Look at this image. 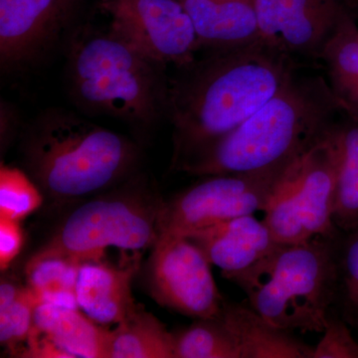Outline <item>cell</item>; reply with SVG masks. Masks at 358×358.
Here are the masks:
<instances>
[{"mask_svg": "<svg viewBox=\"0 0 358 358\" xmlns=\"http://www.w3.org/2000/svg\"><path fill=\"white\" fill-rule=\"evenodd\" d=\"M20 148L26 173L56 204L77 203L140 173L136 143L64 110L37 117Z\"/></svg>", "mask_w": 358, "mask_h": 358, "instance_id": "cell-3", "label": "cell"}, {"mask_svg": "<svg viewBox=\"0 0 358 358\" xmlns=\"http://www.w3.org/2000/svg\"><path fill=\"white\" fill-rule=\"evenodd\" d=\"M40 303L31 289L11 279L0 282V343L13 357H21L34 324Z\"/></svg>", "mask_w": 358, "mask_h": 358, "instance_id": "cell-22", "label": "cell"}, {"mask_svg": "<svg viewBox=\"0 0 358 358\" xmlns=\"http://www.w3.org/2000/svg\"><path fill=\"white\" fill-rule=\"evenodd\" d=\"M162 66L112 31L87 34L71 50V93L83 110L147 128L166 114Z\"/></svg>", "mask_w": 358, "mask_h": 358, "instance_id": "cell-5", "label": "cell"}, {"mask_svg": "<svg viewBox=\"0 0 358 358\" xmlns=\"http://www.w3.org/2000/svg\"><path fill=\"white\" fill-rule=\"evenodd\" d=\"M194 26L200 48H239L262 40L254 0H178Z\"/></svg>", "mask_w": 358, "mask_h": 358, "instance_id": "cell-14", "label": "cell"}, {"mask_svg": "<svg viewBox=\"0 0 358 358\" xmlns=\"http://www.w3.org/2000/svg\"><path fill=\"white\" fill-rule=\"evenodd\" d=\"M187 238L227 280L255 265L279 245L264 220L254 215L216 224Z\"/></svg>", "mask_w": 358, "mask_h": 358, "instance_id": "cell-12", "label": "cell"}, {"mask_svg": "<svg viewBox=\"0 0 358 358\" xmlns=\"http://www.w3.org/2000/svg\"><path fill=\"white\" fill-rule=\"evenodd\" d=\"M44 195L24 171L3 166L0 169V218L22 221L38 210Z\"/></svg>", "mask_w": 358, "mask_h": 358, "instance_id": "cell-25", "label": "cell"}, {"mask_svg": "<svg viewBox=\"0 0 358 358\" xmlns=\"http://www.w3.org/2000/svg\"><path fill=\"white\" fill-rule=\"evenodd\" d=\"M348 115H352V117H358V90L357 95L355 96V100L350 106V113H348Z\"/></svg>", "mask_w": 358, "mask_h": 358, "instance_id": "cell-29", "label": "cell"}, {"mask_svg": "<svg viewBox=\"0 0 358 358\" xmlns=\"http://www.w3.org/2000/svg\"><path fill=\"white\" fill-rule=\"evenodd\" d=\"M320 59L326 62L329 85L348 115L358 90V26L352 13L339 23Z\"/></svg>", "mask_w": 358, "mask_h": 358, "instance_id": "cell-21", "label": "cell"}, {"mask_svg": "<svg viewBox=\"0 0 358 358\" xmlns=\"http://www.w3.org/2000/svg\"><path fill=\"white\" fill-rule=\"evenodd\" d=\"M24 244L20 221L0 218V270L3 272L20 255Z\"/></svg>", "mask_w": 358, "mask_h": 358, "instance_id": "cell-28", "label": "cell"}, {"mask_svg": "<svg viewBox=\"0 0 358 358\" xmlns=\"http://www.w3.org/2000/svg\"><path fill=\"white\" fill-rule=\"evenodd\" d=\"M286 171L203 176L162 201L159 236L187 237L231 219L265 212Z\"/></svg>", "mask_w": 358, "mask_h": 358, "instance_id": "cell-8", "label": "cell"}, {"mask_svg": "<svg viewBox=\"0 0 358 358\" xmlns=\"http://www.w3.org/2000/svg\"><path fill=\"white\" fill-rule=\"evenodd\" d=\"M110 31L159 64H188L200 45L194 26L178 0H103Z\"/></svg>", "mask_w": 358, "mask_h": 358, "instance_id": "cell-10", "label": "cell"}, {"mask_svg": "<svg viewBox=\"0 0 358 358\" xmlns=\"http://www.w3.org/2000/svg\"><path fill=\"white\" fill-rule=\"evenodd\" d=\"M109 358H176L174 334L136 303L110 331Z\"/></svg>", "mask_w": 358, "mask_h": 358, "instance_id": "cell-18", "label": "cell"}, {"mask_svg": "<svg viewBox=\"0 0 358 358\" xmlns=\"http://www.w3.org/2000/svg\"><path fill=\"white\" fill-rule=\"evenodd\" d=\"M329 0H254L262 40L274 45L282 26Z\"/></svg>", "mask_w": 358, "mask_h": 358, "instance_id": "cell-26", "label": "cell"}, {"mask_svg": "<svg viewBox=\"0 0 358 358\" xmlns=\"http://www.w3.org/2000/svg\"><path fill=\"white\" fill-rule=\"evenodd\" d=\"M350 13L348 0L324 2L282 26L274 46L292 58H320L339 23Z\"/></svg>", "mask_w": 358, "mask_h": 358, "instance_id": "cell-17", "label": "cell"}, {"mask_svg": "<svg viewBox=\"0 0 358 358\" xmlns=\"http://www.w3.org/2000/svg\"><path fill=\"white\" fill-rule=\"evenodd\" d=\"M338 169L334 220L343 233L358 228V117L338 124Z\"/></svg>", "mask_w": 358, "mask_h": 358, "instance_id": "cell-20", "label": "cell"}, {"mask_svg": "<svg viewBox=\"0 0 358 358\" xmlns=\"http://www.w3.org/2000/svg\"><path fill=\"white\" fill-rule=\"evenodd\" d=\"M66 0H0V61L16 69L35 60L64 23Z\"/></svg>", "mask_w": 358, "mask_h": 358, "instance_id": "cell-11", "label": "cell"}, {"mask_svg": "<svg viewBox=\"0 0 358 358\" xmlns=\"http://www.w3.org/2000/svg\"><path fill=\"white\" fill-rule=\"evenodd\" d=\"M173 334L176 358H242L237 338L220 312L194 319Z\"/></svg>", "mask_w": 358, "mask_h": 358, "instance_id": "cell-23", "label": "cell"}, {"mask_svg": "<svg viewBox=\"0 0 358 358\" xmlns=\"http://www.w3.org/2000/svg\"><path fill=\"white\" fill-rule=\"evenodd\" d=\"M334 310L358 331V228L341 233L338 245V289Z\"/></svg>", "mask_w": 358, "mask_h": 358, "instance_id": "cell-24", "label": "cell"}, {"mask_svg": "<svg viewBox=\"0 0 358 358\" xmlns=\"http://www.w3.org/2000/svg\"><path fill=\"white\" fill-rule=\"evenodd\" d=\"M343 112L345 106L324 78L296 70L260 109L181 173H284L331 133Z\"/></svg>", "mask_w": 358, "mask_h": 358, "instance_id": "cell-2", "label": "cell"}, {"mask_svg": "<svg viewBox=\"0 0 358 358\" xmlns=\"http://www.w3.org/2000/svg\"><path fill=\"white\" fill-rule=\"evenodd\" d=\"M162 201L148 176L138 173L77 202L39 249L83 263L102 260L110 247L134 252L152 248Z\"/></svg>", "mask_w": 358, "mask_h": 358, "instance_id": "cell-6", "label": "cell"}, {"mask_svg": "<svg viewBox=\"0 0 358 358\" xmlns=\"http://www.w3.org/2000/svg\"><path fill=\"white\" fill-rule=\"evenodd\" d=\"M81 264L70 257L38 249L26 263V286L40 303L79 308L75 286Z\"/></svg>", "mask_w": 358, "mask_h": 358, "instance_id": "cell-19", "label": "cell"}, {"mask_svg": "<svg viewBox=\"0 0 358 358\" xmlns=\"http://www.w3.org/2000/svg\"><path fill=\"white\" fill-rule=\"evenodd\" d=\"M338 126L292 164L268 203L264 222L281 244L338 237L334 220L338 169Z\"/></svg>", "mask_w": 358, "mask_h": 358, "instance_id": "cell-7", "label": "cell"}, {"mask_svg": "<svg viewBox=\"0 0 358 358\" xmlns=\"http://www.w3.org/2000/svg\"><path fill=\"white\" fill-rule=\"evenodd\" d=\"M241 348L242 358H313V346L268 322L248 303L225 301L220 310Z\"/></svg>", "mask_w": 358, "mask_h": 358, "instance_id": "cell-16", "label": "cell"}, {"mask_svg": "<svg viewBox=\"0 0 358 358\" xmlns=\"http://www.w3.org/2000/svg\"><path fill=\"white\" fill-rule=\"evenodd\" d=\"M313 358H358V343L334 308L327 317L324 336L313 348Z\"/></svg>", "mask_w": 358, "mask_h": 358, "instance_id": "cell-27", "label": "cell"}, {"mask_svg": "<svg viewBox=\"0 0 358 358\" xmlns=\"http://www.w3.org/2000/svg\"><path fill=\"white\" fill-rule=\"evenodd\" d=\"M33 327L71 358H109L110 329L93 322L79 308L39 303Z\"/></svg>", "mask_w": 358, "mask_h": 358, "instance_id": "cell-15", "label": "cell"}, {"mask_svg": "<svg viewBox=\"0 0 358 358\" xmlns=\"http://www.w3.org/2000/svg\"><path fill=\"white\" fill-rule=\"evenodd\" d=\"M178 68L169 82L166 115L173 129L171 169L180 173L241 126L296 71L293 58L264 40L213 50Z\"/></svg>", "mask_w": 358, "mask_h": 358, "instance_id": "cell-1", "label": "cell"}, {"mask_svg": "<svg viewBox=\"0 0 358 358\" xmlns=\"http://www.w3.org/2000/svg\"><path fill=\"white\" fill-rule=\"evenodd\" d=\"M211 266L201 249L187 237L160 235L145 266L148 293L162 308L185 317H213L226 300Z\"/></svg>", "mask_w": 358, "mask_h": 358, "instance_id": "cell-9", "label": "cell"}, {"mask_svg": "<svg viewBox=\"0 0 358 358\" xmlns=\"http://www.w3.org/2000/svg\"><path fill=\"white\" fill-rule=\"evenodd\" d=\"M138 268V259L122 266L102 260L82 263L75 286L78 307L101 326H117L136 306L131 285Z\"/></svg>", "mask_w": 358, "mask_h": 358, "instance_id": "cell-13", "label": "cell"}, {"mask_svg": "<svg viewBox=\"0 0 358 358\" xmlns=\"http://www.w3.org/2000/svg\"><path fill=\"white\" fill-rule=\"evenodd\" d=\"M341 235L279 243L229 280L243 289L250 307L275 327L292 333H324L336 301Z\"/></svg>", "mask_w": 358, "mask_h": 358, "instance_id": "cell-4", "label": "cell"}]
</instances>
